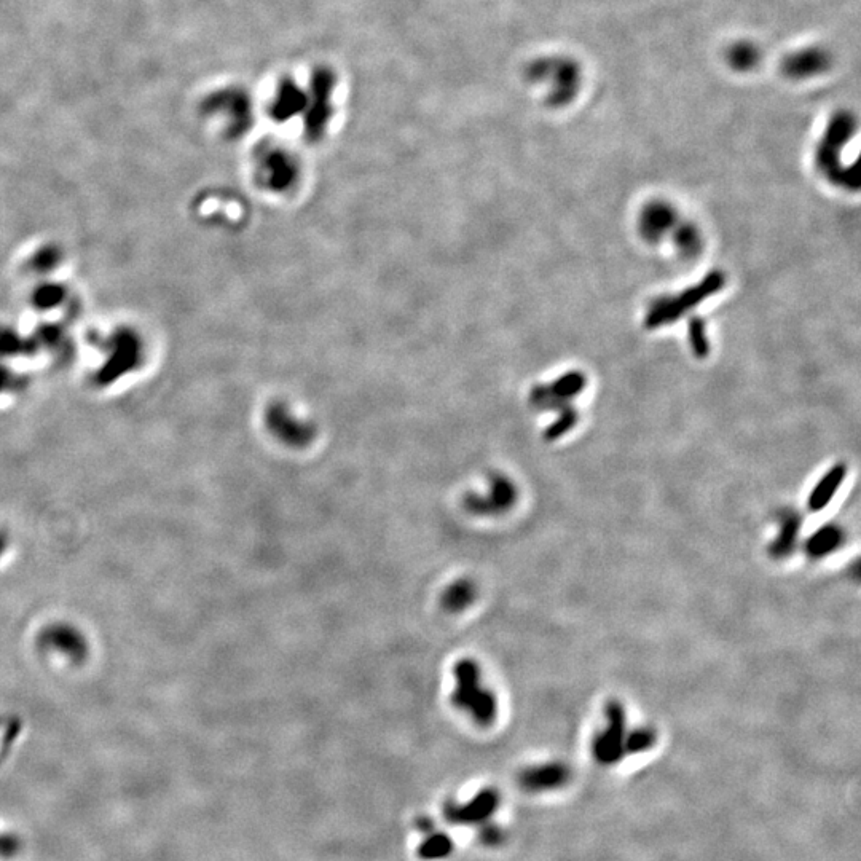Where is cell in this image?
Masks as SVG:
<instances>
[{"label": "cell", "instance_id": "obj_1", "mask_svg": "<svg viewBox=\"0 0 861 861\" xmlns=\"http://www.w3.org/2000/svg\"><path fill=\"white\" fill-rule=\"evenodd\" d=\"M455 689L452 692V704L471 716V720L479 726H490L495 723L498 715V700L493 691L484 685L482 669L471 657H463L453 667Z\"/></svg>", "mask_w": 861, "mask_h": 861}, {"label": "cell", "instance_id": "obj_2", "mask_svg": "<svg viewBox=\"0 0 861 861\" xmlns=\"http://www.w3.org/2000/svg\"><path fill=\"white\" fill-rule=\"evenodd\" d=\"M516 485L508 477L493 476L485 493H468L463 506L469 514L479 517L501 516L516 504Z\"/></svg>", "mask_w": 861, "mask_h": 861}, {"label": "cell", "instance_id": "obj_3", "mask_svg": "<svg viewBox=\"0 0 861 861\" xmlns=\"http://www.w3.org/2000/svg\"><path fill=\"white\" fill-rule=\"evenodd\" d=\"M724 286V278L721 273L715 272L705 278L697 287H692L688 291L678 297L677 300L662 305V307L654 308L646 318V327L654 329V327L664 326V324L672 323L675 319L680 318L689 308L696 307L697 303L707 299L710 295L720 291Z\"/></svg>", "mask_w": 861, "mask_h": 861}, {"label": "cell", "instance_id": "obj_4", "mask_svg": "<svg viewBox=\"0 0 861 861\" xmlns=\"http://www.w3.org/2000/svg\"><path fill=\"white\" fill-rule=\"evenodd\" d=\"M608 728L595 740L594 751L602 763H614L626 750V712L618 700H611L605 708Z\"/></svg>", "mask_w": 861, "mask_h": 861}, {"label": "cell", "instance_id": "obj_5", "mask_svg": "<svg viewBox=\"0 0 861 861\" xmlns=\"http://www.w3.org/2000/svg\"><path fill=\"white\" fill-rule=\"evenodd\" d=\"M259 170L260 177L264 179L265 184L275 190L284 189V187L289 189L297 177V165H295L294 158L287 155L284 150L264 152L259 160Z\"/></svg>", "mask_w": 861, "mask_h": 861}, {"label": "cell", "instance_id": "obj_6", "mask_svg": "<svg viewBox=\"0 0 861 861\" xmlns=\"http://www.w3.org/2000/svg\"><path fill=\"white\" fill-rule=\"evenodd\" d=\"M846 474L847 468L844 464H836L834 468L828 471V474L818 482L817 487L810 493L809 501H807L810 511L820 512L831 503L834 493L838 492L842 482L846 479Z\"/></svg>", "mask_w": 861, "mask_h": 861}, {"label": "cell", "instance_id": "obj_7", "mask_svg": "<svg viewBox=\"0 0 861 861\" xmlns=\"http://www.w3.org/2000/svg\"><path fill=\"white\" fill-rule=\"evenodd\" d=\"M477 586L471 579L461 578L453 581L442 592L441 605L447 613H463L476 602Z\"/></svg>", "mask_w": 861, "mask_h": 861}, {"label": "cell", "instance_id": "obj_8", "mask_svg": "<svg viewBox=\"0 0 861 861\" xmlns=\"http://www.w3.org/2000/svg\"><path fill=\"white\" fill-rule=\"evenodd\" d=\"M270 428L278 439L292 447H303L313 439L310 426L291 420L286 413H273L270 418Z\"/></svg>", "mask_w": 861, "mask_h": 861}, {"label": "cell", "instance_id": "obj_9", "mask_svg": "<svg viewBox=\"0 0 861 861\" xmlns=\"http://www.w3.org/2000/svg\"><path fill=\"white\" fill-rule=\"evenodd\" d=\"M844 531L836 525H826L815 531L814 535L810 536L806 541V552L814 559H822L826 555L833 554L838 551L839 547L844 543Z\"/></svg>", "mask_w": 861, "mask_h": 861}, {"label": "cell", "instance_id": "obj_10", "mask_svg": "<svg viewBox=\"0 0 861 861\" xmlns=\"http://www.w3.org/2000/svg\"><path fill=\"white\" fill-rule=\"evenodd\" d=\"M567 779V769L560 764H547V766L533 767L527 769L520 777V782L528 790H541V788L557 787Z\"/></svg>", "mask_w": 861, "mask_h": 861}, {"label": "cell", "instance_id": "obj_11", "mask_svg": "<svg viewBox=\"0 0 861 861\" xmlns=\"http://www.w3.org/2000/svg\"><path fill=\"white\" fill-rule=\"evenodd\" d=\"M799 530H801V517L795 512H787L782 517L779 535L771 544V555L774 559H783L793 552L798 541Z\"/></svg>", "mask_w": 861, "mask_h": 861}, {"label": "cell", "instance_id": "obj_12", "mask_svg": "<svg viewBox=\"0 0 861 861\" xmlns=\"http://www.w3.org/2000/svg\"><path fill=\"white\" fill-rule=\"evenodd\" d=\"M689 343H691L692 353L696 354L697 358L705 359L710 354L705 324L700 318H692L689 321Z\"/></svg>", "mask_w": 861, "mask_h": 861}, {"label": "cell", "instance_id": "obj_13", "mask_svg": "<svg viewBox=\"0 0 861 861\" xmlns=\"http://www.w3.org/2000/svg\"><path fill=\"white\" fill-rule=\"evenodd\" d=\"M584 386H586L584 375L579 374V372H571V374L563 375L562 378H559L554 383V386H552V391L555 394H559V396H563V398H567V396H573V394L584 390Z\"/></svg>", "mask_w": 861, "mask_h": 861}, {"label": "cell", "instance_id": "obj_14", "mask_svg": "<svg viewBox=\"0 0 861 861\" xmlns=\"http://www.w3.org/2000/svg\"><path fill=\"white\" fill-rule=\"evenodd\" d=\"M654 742H656V736L651 729H637L627 737L624 748L630 753H640L653 747Z\"/></svg>", "mask_w": 861, "mask_h": 861}, {"label": "cell", "instance_id": "obj_15", "mask_svg": "<svg viewBox=\"0 0 861 861\" xmlns=\"http://www.w3.org/2000/svg\"><path fill=\"white\" fill-rule=\"evenodd\" d=\"M576 425V415L573 412H567L562 415L559 421H555L554 425L549 426L546 431L547 441H555L560 439L563 434L568 433L573 426Z\"/></svg>", "mask_w": 861, "mask_h": 861}]
</instances>
